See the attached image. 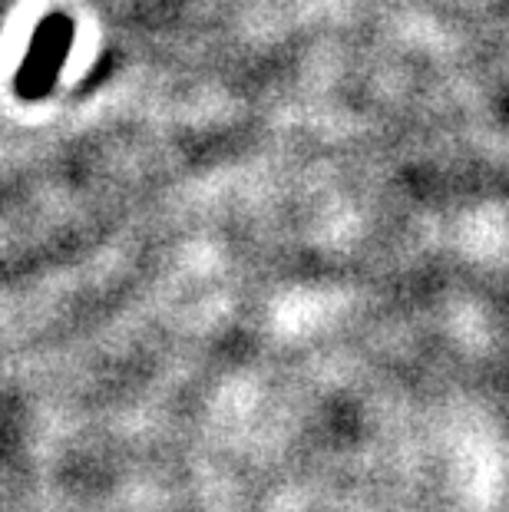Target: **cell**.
Instances as JSON below:
<instances>
[{
    "instance_id": "6da1fadb",
    "label": "cell",
    "mask_w": 509,
    "mask_h": 512,
    "mask_svg": "<svg viewBox=\"0 0 509 512\" xmlns=\"http://www.w3.org/2000/svg\"><path fill=\"white\" fill-rule=\"evenodd\" d=\"M67 43H70V24L63 17H53L37 30L24 67H20V93L34 100V96L50 90L53 76L60 70V60L67 57Z\"/></svg>"
}]
</instances>
